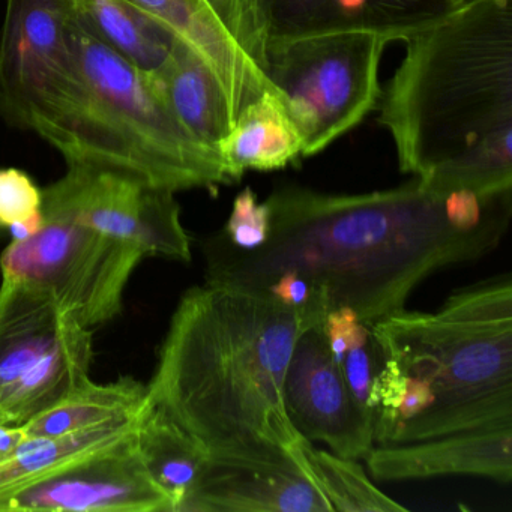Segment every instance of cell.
<instances>
[{"label":"cell","mask_w":512,"mask_h":512,"mask_svg":"<svg viewBox=\"0 0 512 512\" xmlns=\"http://www.w3.org/2000/svg\"><path fill=\"white\" fill-rule=\"evenodd\" d=\"M364 458L371 475L380 481L473 475L511 482L512 427L479 428L436 439L373 446Z\"/></svg>","instance_id":"obj_15"},{"label":"cell","mask_w":512,"mask_h":512,"mask_svg":"<svg viewBox=\"0 0 512 512\" xmlns=\"http://www.w3.org/2000/svg\"><path fill=\"white\" fill-rule=\"evenodd\" d=\"M74 0H7L0 29V116L40 133L70 88Z\"/></svg>","instance_id":"obj_9"},{"label":"cell","mask_w":512,"mask_h":512,"mask_svg":"<svg viewBox=\"0 0 512 512\" xmlns=\"http://www.w3.org/2000/svg\"><path fill=\"white\" fill-rule=\"evenodd\" d=\"M44 224H46V218L41 214L38 217L32 218V220L14 224L8 230H10L11 236H13V241H19V239H28L31 236L37 235L43 229Z\"/></svg>","instance_id":"obj_29"},{"label":"cell","mask_w":512,"mask_h":512,"mask_svg":"<svg viewBox=\"0 0 512 512\" xmlns=\"http://www.w3.org/2000/svg\"><path fill=\"white\" fill-rule=\"evenodd\" d=\"M148 79L179 125L220 154L233 118L223 86L205 59L179 40L169 62Z\"/></svg>","instance_id":"obj_17"},{"label":"cell","mask_w":512,"mask_h":512,"mask_svg":"<svg viewBox=\"0 0 512 512\" xmlns=\"http://www.w3.org/2000/svg\"><path fill=\"white\" fill-rule=\"evenodd\" d=\"M382 365V352L371 331V326L359 322L350 334L346 353L338 362V367L343 373L353 400L371 421H373L371 391Z\"/></svg>","instance_id":"obj_24"},{"label":"cell","mask_w":512,"mask_h":512,"mask_svg":"<svg viewBox=\"0 0 512 512\" xmlns=\"http://www.w3.org/2000/svg\"><path fill=\"white\" fill-rule=\"evenodd\" d=\"M134 430L0 496V512H175L149 476Z\"/></svg>","instance_id":"obj_11"},{"label":"cell","mask_w":512,"mask_h":512,"mask_svg":"<svg viewBox=\"0 0 512 512\" xmlns=\"http://www.w3.org/2000/svg\"><path fill=\"white\" fill-rule=\"evenodd\" d=\"M134 425L136 418L107 422L61 436H26L5 460L0 461V496L122 439L134 430Z\"/></svg>","instance_id":"obj_22"},{"label":"cell","mask_w":512,"mask_h":512,"mask_svg":"<svg viewBox=\"0 0 512 512\" xmlns=\"http://www.w3.org/2000/svg\"><path fill=\"white\" fill-rule=\"evenodd\" d=\"M146 385L124 377L110 383L91 379L55 406L22 424L26 436H61L112 421L134 419L146 404Z\"/></svg>","instance_id":"obj_21"},{"label":"cell","mask_w":512,"mask_h":512,"mask_svg":"<svg viewBox=\"0 0 512 512\" xmlns=\"http://www.w3.org/2000/svg\"><path fill=\"white\" fill-rule=\"evenodd\" d=\"M284 404L293 427L343 458H364L374 446L373 421L350 395L332 358L323 322L296 341L284 380Z\"/></svg>","instance_id":"obj_12"},{"label":"cell","mask_w":512,"mask_h":512,"mask_svg":"<svg viewBox=\"0 0 512 512\" xmlns=\"http://www.w3.org/2000/svg\"><path fill=\"white\" fill-rule=\"evenodd\" d=\"M221 160L230 181L247 170L284 169L302 157V139L283 101L271 89L239 113L220 146Z\"/></svg>","instance_id":"obj_18"},{"label":"cell","mask_w":512,"mask_h":512,"mask_svg":"<svg viewBox=\"0 0 512 512\" xmlns=\"http://www.w3.org/2000/svg\"><path fill=\"white\" fill-rule=\"evenodd\" d=\"M295 449L302 466L331 503L332 511H406V506L380 491L355 460L317 449L304 437L295 443Z\"/></svg>","instance_id":"obj_23"},{"label":"cell","mask_w":512,"mask_h":512,"mask_svg":"<svg viewBox=\"0 0 512 512\" xmlns=\"http://www.w3.org/2000/svg\"><path fill=\"white\" fill-rule=\"evenodd\" d=\"M91 328L50 290L2 277L0 283V422L22 425L89 379Z\"/></svg>","instance_id":"obj_7"},{"label":"cell","mask_w":512,"mask_h":512,"mask_svg":"<svg viewBox=\"0 0 512 512\" xmlns=\"http://www.w3.org/2000/svg\"><path fill=\"white\" fill-rule=\"evenodd\" d=\"M145 251L70 221H47L37 235L11 241L0 256L2 277L50 290L88 328L122 311L124 293Z\"/></svg>","instance_id":"obj_8"},{"label":"cell","mask_w":512,"mask_h":512,"mask_svg":"<svg viewBox=\"0 0 512 512\" xmlns=\"http://www.w3.org/2000/svg\"><path fill=\"white\" fill-rule=\"evenodd\" d=\"M25 437L22 425H7L0 422V461L5 460Z\"/></svg>","instance_id":"obj_28"},{"label":"cell","mask_w":512,"mask_h":512,"mask_svg":"<svg viewBox=\"0 0 512 512\" xmlns=\"http://www.w3.org/2000/svg\"><path fill=\"white\" fill-rule=\"evenodd\" d=\"M128 2L166 26L178 40L205 59L223 86L233 124L245 107L271 89L259 67L239 49L203 0Z\"/></svg>","instance_id":"obj_16"},{"label":"cell","mask_w":512,"mask_h":512,"mask_svg":"<svg viewBox=\"0 0 512 512\" xmlns=\"http://www.w3.org/2000/svg\"><path fill=\"white\" fill-rule=\"evenodd\" d=\"M271 233V209L268 203L257 202L251 188H245L233 202L232 214L224 229V242L235 250H259Z\"/></svg>","instance_id":"obj_26"},{"label":"cell","mask_w":512,"mask_h":512,"mask_svg":"<svg viewBox=\"0 0 512 512\" xmlns=\"http://www.w3.org/2000/svg\"><path fill=\"white\" fill-rule=\"evenodd\" d=\"M74 76L38 136L68 166L136 179L157 190L230 184L221 155L190 136L148 76L101 43L74 17Z\"/></svg>","instance_id":"obj_4"},{"label":"cell","mask_w":512,"mask_h":512,"mask_svg":"<svg viewBox=\"0 0 512 512\" xmlns=\"http://www.w3.org/2000/svg\"><path fill=\"white\" fill-rule=\"evenodd\" d=\"M331 512L295 445L275 457L211 455L179 512Z\"/></svg>","instance_id":"obj_13"},{"label":"cell","mask_w":512,"mask_h":512,"mask_svg":"<svg viewBox=\"0 0 512 512\" xmlns=\"http://www.w3.org/2000/svg\"><path fill=\"white\" fill-rule=\"evenodd\" d=\"M269 41L368 31L406 41L452 10L451 0H260Z\"/></svg>","instance_id":"obj_14"},{"label":"cell","mask_w":512,"mask_h":512,"mask_svg":"<svg viewBox=\"0 0 512 512\" xmlns=\"http://www.w3.org/2000/svg\"><path fill=\"white\" fill-rule=\"evenodd\" d=\"M239 49L259 67L265 68L268 32L260 0H203ZM265 76V73H263Z\"/></svg>","instance_id":"obj_25"},{"label":"cell","mask_w":512,"mask_h":512,"mask_svg":"<svg viewBox=\"0 0 512 512\" xmlns=\"http://www.w3.org/2000/svg\"><path fill=\"white\" fill-rule=\"evenodd\" d=\"M74 10L97 40L148 77L169 62L179 41L128 0H74Z\"/></svg>","instance_id":"obj_20"},{"label":"cell","mask_w":512,"mask_h":512,"mask_svg":"<svg viewBox=\"0 0 512 512\" xmlns=\"http://www.w3.org/2000/svg\"><path fill=\"white\" fill-rule=\"evenodd\" d=\"M446 196L416 179L353 196L281 188L266 200L271 233L259 250L209 239L208 283L262 290L295 272L325 290L329 310L352 308L371 326L404 310L412 290L437 269L479 259L499 244L511 211L463 232L446 218Z\"/></svg>","instance_id":"obj_1"},{"label":"cell","mask_w":512,"mask_h":512,"mask_svg":"<svg viewBox=\"0 0 512 512\" xmlns=\"http://www.w3.org/2000/svg\"><path fill=\"white\" fill-rule=\"evenodd\" d=\"M43 214V191L28 173L19 169H0V229Z\"/></svg>","instance_id":"obj_27"},{"label":"cell","mask_w":512,"mask_h":512,"mask_svg":"<svg viewBox=\"0 0 512 512\" xmlns=\"http://www.w3.org/2000/svg\"><path fill=\"white\" fill-rule=\"evenodd\" d=\"M380 125L401 172L439 194L512 188V0H470L406 40Z\"/></svg>","instance_id":"obj_2"},{"label":"cell","mask_w":512,"mask_h":512,"mask_svg":"<svg viewBox=\"0 0 512 512\" xmlns=\"http://www.w3.org/2000/svg\"><path fill=\"white\" fill-rule=\"evenodd\" d=\"M466 2H470V0H451V7L455 8L458 7V5L466 4Z\"/></svg>","instance_id":"obj_30"},{"label":"cell","mask_w":512,"mask_h":512,"mask_svg":"<svg viewBox=\"0 0 512 512\" xmlns=\"http://www.w3.org/2000/svg\"><path fill=\"white\" fill-rule=\"evenodd\" d=\"M371 331L383 359L425 380L434 395L388 445L512 427L511 278L461 290L437 313L389 314Z\"/></svg>","instance_id":"obj_5"},{"label":"cell","mask_w":512,"mask_h":512,"mask_svg":"<svg viewBox=\"0 0 512 512\" xmlns=\"http://www.w3.org/2000/svg\"><path fill=\"white\" fill-rule=\"evenodd\" d=\"M43 215L131 242L146 256L191 260L175 193L118 173L68 166L67 175L43 191Z\"/></svg>","instance_id":"obj_10"},{"label":"cell","mask_w":512,"mask_h":512,"mask_svg":"<svg viewBox=\"0 0 512 512\" xmlns=\"http://www.w3.org/2000/svg\"><path fill=\"white\" fill-rule=\"evenodd\" d=\"M319 323L263 290L193 287L173 313L148 403L211 455L284 454L302 437L284 404L287 367L298 338Z\"/></svg>","instance_id":"obj_3"},{"label":"cell","mask_w":512,"mask_h":512,"mask_svg":"<svg viewBox=\"0 0 512 512\" xmlns=\"http://www.w3.org/2000/svg\"><path fill=\"white\" fill-rule=\"evenodd\" d=\"M389 43L368 31L269 41L263 73L301 134L302 157L328 148L377 106Z\"/></svg>","instance_id":"obj_6"},{"label":"cell","mask_w":512,"mask_h":512,"mask_svg":"<svg viewBox=\"0 0 512 512\" xmlns=\"http://www.w3.org/2000/svg\"><path fill=\"white\" fill-rule=\"evenodd\" d=\"M136 442L152 481L181 511L211 457L209 449L163 410L148 403L136 416Z\"/></svg>","instance_id":"obj_19"}]
</instances>
